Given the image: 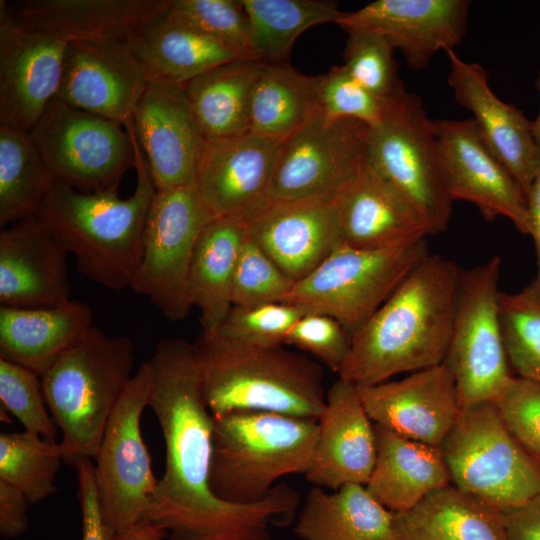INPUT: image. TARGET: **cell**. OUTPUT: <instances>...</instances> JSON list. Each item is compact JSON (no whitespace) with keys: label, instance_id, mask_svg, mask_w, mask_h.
I'll return each mask as SVG.
<instances>
[{"label":"cell","instance_id":"cell-51","mask_svg":"<svg viewBox=\"0 0 540 540\" xmlns=\"http://www.w3.org/2000/svg\"><path fill=\"white\" fill-rule=\"evenodd\" d=\"M530 222V234L533 238L537 262V274L533 280L540 285V171L533 179L526 195Z\"/></svg>","mask_w":540,"mask_h":540},{"label":"cell","instance_id":"cell-13","mask_svg":"<svg viewBox=\"0 0 540 540\" xmlns=\"http://www.w3.org/2000/svg\"><path fill=\"white\" fill-rule=\"evenodd\" d=\"M150 382L151 368L146 361L112 411L94 458L102 513L113 537L144 518L158 483L140 430Z\"/></svg>","mask_w":540,"mask_h":540},{"label":"cell","instance_id":"cell-4","mask_svg":"<svg viewBox=\"0 0 540 540\" xmlns=\"http://www.w3.org/2000/svg\"><path fill=\"white\" fill-rule=\"evenodd\" d=\"M203 394L213 416L272 412L318 420L326 405L323 370L280 346L232 341L203 330L194 342Z\"/></svg>","mask_w":540,"mask_h":540},{"label":"cell","instance_id":"cell-44","mask_svg":"<svg viewBox=\"0 0 540 540\" xmlns=\"http://www.w3.org/2000/svg\"><path fill=\"white\" fill-rule=\"evenodd\" d=\"M293 285L294 281L246 236L233 279V306L283 302Z\"/></svg>","mask_w":540,"mask_h":540},{"label":"cell","instance_id":"cell-16","mask_svg":"<svg viewBox=\"0 0 540 540\" xmlns=\"http://www.w3.org/2000/svg\"><path fill=\"white\" fill-rule=\"evenodd\" d=\"M442 173L452 201L477 207L487 221L505 217L530 234L527 200L521 187L489 149L474 121L433 120Z\"/></svg>","mask_w":540,"mask_h":540},{"label":"cell","instance_id":"cell-5","mask_svg":"<svg viewBox=\"0 0 540 540\" xmlns=\"http://www.w3.org/2000/svg\"><path fill=\"white\" fill-rule=\"evenodd\" d=\"M135 347L126 335L92 326L41 376L46 405L62 432L65 461L96 457L112 411L134 373Z\"/></svg>","mask_w":540,"mask_h":540},{"label":"cell","instance_id":"cell-7","mask_svg":"<svg viewBox=\"0 0 540 540\" xmlns=\"http://www.w3.org/2000/svg\"><path fill=\"white\" fill-rule=\"evenodd\" d=\"M440 448L452 485L501 513L540 495V461L514 438L492 402L461 409Z\"/></svg>","mask_w":540,"mask_h":540},{"label":"cell","instance_id":"cell-8","mask_svg":"<svg viewBox=\"0 0 540 540\" xmlns=\"http://www.w3.org/2000/svg\"><path fill=\"white\" fill-rule=\"evenodd\" d=\"M426 238L381 249L339 245L283 300L337 320L351 335L427 256Z\"/></svg>","mask_w":540,"mask_h":540},{"label":"cell","instance_id":"cell-29","mask_svg":"<svg viewBox=\"0 0 540 540\" xmlns=\"http://www.w3.org/2000/svg\"><path fill=\"white\" fill-rule=\"evenodd\" d=\"M376 460L365 487L393 513L405 512L427 495L451 484L439 446L401 436L374 424Z\"/></svg>","mask_w":540,"mask_h":540},{"label":"cell","instance_id":"cell-26","mask_svg":"<svg viewBox=\"0 0 540 540\" xmlns=\"http://www.w3.org/2000/svg\"><path fill=\"white\" fill-rule=\"evenodd\" d=\"M344 244L392 247L431 235L415 207L367 162L331 198Z\"/></svg>","mask_w":540,"mask_h":540},{"label":"cell","instance_id":"cell-33","mask_svg":"<svg viewBox=\"0 0 540 540\" xmlns=\"http://www.w3.org/2000/svg\"><path fill=\"white\" fill-rule=\"evenodd\" d=\"M396 540H507L502 513L452 484L394 513Z\"/></svg>","mask_w":540,"mask_h":540},{"label":"cell","instance_id":"cell-35","mask_svg":"<svg viewBox=\"0 0 540 540\" xmlns=\"http://www.w3.org/2000/svg\"><path fill=\"white\" fill-rule=\"evenodd\" d=\"M317 111L316 76L285 62H263L251 93L249 132L282 142Z\"/></svg>","mask_w":540,"mask_h":540},{"label":"cell","instance_id":"cell-23","mask_svg":"<svg viewBox=\"0 0 540 540\" xmlns=\"http://www.w3.org/2000/svg\"><path fill=\"white\" fill-rule=\"evenodd\" d=\"M376 460L375 428L357 386L338 377L326 395L318 436L305 477L321 488L366 485Z\"/></svg>","mask_w":540,"mask_h":540},{"label":"cell","instance_id":"cell-46","mask_svg":"<svg viewBox=\"0 0 540 540\" xmlns=\"http://www.w3.org/2000/svg\"><path fill=\"white\" fill-rule=\"evenodd\" d=\"M492 403L514 438L540 461V384L513 376Z\"/></svg>","mask_w":540,"mask_h":540},{"label":"cell","instance_id":"cell-24","mask_svg":"<svg viewBox=\"0 0 540 540\" xmlns=\"http://www.w3.org/2000/svg\"><path fill=\"white\" fill-rule=\"evenodd\" d=\"M68 253L37 216L0 232V302L15 308L53 307L71 300Z\"/></svg>","mask_w":540,"mask_h":540},{"label":"cell","instance_id":"cell-9","mask_svg":"<svg viewBox=\"0 0 540 540\" xmlns=\"http://www.w3.org/2000/svg\"><path fill=\"white\" fill-rule=\"evenodd\" d=\"M367 164L419 212L431 235L447 229L453 210L431 120L422 100L405 88L383 120L369 129Z\"/></svg>","mask_w":540,"mask_h":540},{"label":"cell","instance_id":"cell-45","mask_svg":"<svg viewBox=\"0 0 540 540\" xmlns=\"http://www.w3.org/2000/svg\"><path fill=\"white\" fill-rule=\"evenodd\" d=\"M0 399L25 430L55 440L57 425L45 407L40 377L29 369L0 358Z\"/></svg>","mask_w":540,"mask_h":540},{"label":"cell","instance_id":"cell-1","mask_svg":"<svg viewBox=\"0 0 540 540\" xmlns=\"http://www.w3.org/2000/svg\"><path fill=\"white\" fill-rule=\"evenodd\" d=\"M461 269L428 255L350 337L339 377L357 386L444 363L452 334Z\"/></svg>","mask_w":540,"mask_h":540},{"label":"cell","instance_id":"cell-14","mask_svg":"<svg viewBox=\"0 0 540 540\" xmlns=\"http://www.w3.org/2000/svg\"><path fill=\"white\" fill-rule=\"evenodd\" d=\"M370 127L320 111L280 143L268 197L329 199L366 163Z\"/></svg>","mask_w":540,"mask_h":540},{"label":"cell","instance_id":"cell-42","mask_svg":"<svg viewBox=\"0 0 540 540\" xmlns=\"http://www.w3.org/2000/svg\"><path fill=\"white\" fill-rule=\"evenodd\" d=\"M166 10L176 20L253 58L248 18L241 0H169Z\"/></svg>","mask_w":540,"mask_h":540},{"label":"cell","instance_id":"cell-40","mask_svg":"<svg viewBox=\"0 0 540 540\" xmlns=\"http://www.w3.org/2000/svg\"><path fill=\"white\" fill-rule=\"evenodd\" d=\"M343 66L360 85L383 100L404 86L398 75L395 48L383 36L368 31L347 32Z\"/></svg>","mask_w":540,"mask_h":540},{"label":"cell","instance_id":"cell-27","mask_svg":"<svg viewBox=\"0 0 540 540\" xmlns=\"http://www.w3.org/2000/svg\"><path fill=\"white\" fill-rule=\"evenodd\" d=\"M166 0H24L8 2L22 24L67 42L132 44Z\"/></svg>","mask_w":540,"mask_h":540},{"label":"cell","instance_id":"cell-49","mask_svg":"<svg viewBox=\"0 0 540 540\" xmlns=\"http://www.w3.org/2000/svg\"><path fill=\"white\" fill-rule=\"evenodd\" d=\"M29 504L20 489L0 480V535L3 538H16L28 529Z\"/></svg>","mask_w":540,"mask_h":540},{"label":"cell","instance_id":"cell-2","mask_svg":"<svg viewBox=\"0 0 540 540\" xmlns=\"http://www.w3.org/2000/svg\"><path fill=\"white\" fill-rule=\"evenodd\" d=\"M148 362V406L162 430L165 470L146 517L162 522L208 511L220 501L209 487L214 418L203 394L194 343L160 340Z\"/></svg>","mask_w":540,"mask_h":540},{"label":"cell","instance_id":"cell-6","mask_svg":"<svg viewBox=\"0 0 540 540\" xmlns=\"http://www.w3.org/2000/svg\"><path fill=\"white\" fill-rule=\"evenodd\" d=\"M213 418L209 487L218 499L257 502L283 476L308 471L318 420L262 411H236Z\"/></svg>","mask_w":540,"mask_h":540},{"label":"cell","instance_id":"cell-17","mask_svg":"<svg viewBox=\"0 0 540 540\" xmlns=\"http://www.w3.org/2000/svg\"><path fill=\"white\" fill-rule=\"evenodd\" d=\"M132 123L157 191L196 183L207 140L184 86L150 79Z\"/></svg>","mask_w":540,"mask_h":540},{"label":"cell","instance_id":"cell-11","mask_svg":"<svg viewBox=\"0 0 540 540\" xmlns=\"http://www.w3.org/2000/svg\"><path fill=\"white\" fill-rule=\"evenodd\" d=\"M29 133L56 181L81 192L118 190L135 167L134 144L123 124L57 97Z\"/></svg>","mask_w":540,"mask_h":540},{"label":"cell","instance_id":"cell-30","mask_svg":"<svg viewBox=\"0 0 540 540\" xmlns=\"http://www.w3.org/2000/svg\"><path fill=\"white\" fill-rule=\"evenodd\" d=\"M168 2L131 44L150 79L184 86L215 67L251 58L170 16Z\"/></svg>","mask_w":540,"mask_h":540},{"label":"cell","instance_id":"cell-12","mask_svg":"<svg viewBox=\"0 0 540 540\" xmlns=\"http://www.w3.org/2000/svg\"><path fill=\"white\" fill-rule=\"evenodd\" d=\"M216 216L196 185L156 191L144 229L143 252L130 288L171 321L188 317L191 261L198 239Z\"/></svg>","mask_w":540,"mask_h":540},{"label":"cell","instance_id":"cell-15","mask_svg":"<svg viewBox=\"0 0 540 540\" xmlns=\"http://www.w3.org/2000/svg\"><path fill=\"white\" fill-rule=\"evenodd\" d=\"M67 45L20 23L0 1V125L33 129L57 97Z\"/></svg>","mask_w":540,"mask_h":540},{"label":"cell","instance_id":"cell-25","mask_svg":"<svg viewBox=\"0 0 540 540\" xmlns=\"http://www.w3.org/2000/svg\"><path fill=\"white\" fill-rule=\"evenodd\" d=\"M280 143L251 132L207 142L195 185L215 216L246 219L269 199Z\"/></svg>","mask_w":540,"mask_h":540},{"label":"cell","instance_id":"cell-20","mask_svg":"<svg viewBox=\"0 0 540 540\" xmlns=\"http://www.w3.org/2000/svg\"><path fill=\"white\" fill-rule=\"evenodd\" d=\"M244 221L246 236L294 283L343 244L329 199H268Z\"/></svg>","mask_w":540,"mask_h":540},{"label":"cell","instance_id":"cell-31","mask_svg":"<svg viewBox=\"0 0 540 540\" xmlns=\"http://www.w3.org/2000/svg\"><path fill=\"white\" fill-rule=\"evenodd\" d=\"M294 531L302 540H396L394 513L359 484L332 493L314 486Z\"/></svg>","mask_w":540,"mask_h":540},{"label":"cell","instance_id":"cell-19","mask_svg":"<svg viewBox=\"0 0 540 540\" xmlns=\"http://www.w3.org/2000/svg\"><path fill=\"white\" fill-rule=\"evenodd\" d=\"M357 391L374 424L433 446H441L461 411L456 381L445 363L401 380L357 386Z\"/></svg>","mask_w":540,"mask_h":540},{"label":"cell","instance_id":"cell-32","mask_svg":"<svg viewBox=\"0 0 540 540\" xmlns=\"http://www.w3.org/2000/svg\"><path fill=\"white\" fill-rule=\"evenodd\" d=\"M246 238L245 221L216 216L203 229L191 261L188 294L203 330L216 329L231 310L235 269Z\"/></svg>","mask_w":540,"mask_h":540},{"label":"cell","instance_id":"cell-38","mask_svg":"<svg viewBox=\"0 0 540 540\" xmlns=\"http://www.w3.org/2000/svg\"><path fill=\"white\" fill-rule=\"evenodd\" d=\"M63 458L60 443L37 433L0 434V480L20 489L30 504L56 492L55 479Z\"/></svg>","mask_w":540,"mask_h":540},{"label":"cell","instance_id":"cell-47","mask_svg":"<svg viewBox=\"0 0 540 540\" xmlns=\"http://www.w3.org/2000/svg\"><path fill=\"white\" fill-rule=\"evenodd\" d=\"M285 344L306 351L339 372L350 350V335L334 318L305 313L288 332Z\"/></svg>","mask_w":540,"mask_h":540},{"label":"cell","instance_id":"cell-28","mask_svg":"<svg viewBox=\"0 0 540 540\" xmlns=\"http://www.w3.org/2000/svg\"><path fill=\"white\" fill-rule=\"evenodd\" d=\"M93 325L83 301L71 299L53 307H0V358L39 377Z\"/></svg>","mask_w":540,"mask_h":540},{"label":"cell","instance_id":"cell-48","mask_svg":"<svg viewBox=\"0 0 540 540\" xmlns=\"http://www.w3.org/2000/svg\"><path fill=\"white\" fill-rule=\"evenodd\" d=\"M78 479V497L82 515L81 540H113L99 500L95 467L91 459H80L74 465Z\"/></svg>","mask_w":540,"mask_h":540},{"label":"cell","instance_id":"cell-21","mask_svg":"<svg viewBox=\"0 0 540 540\" xmlns=\"http://www.w3.org/2000/svg\"><path fill=\"white\" fill-rule=\"evenodd\" d=\"M149 80L131 44L68 42L57 98L124 125Z\"/></svg>","mask_w":540,"mask_h":540},{"label":"cell","instance_id":"cell-53","mask_svg":"<svg viewBox=\"0 0 540 540\" xmlns=\"http://www.w3.org/2000/svg\"><path fill=\"white\" fill-rule=\"evenodd\" d=\"M535 86L540 94V74L535 82ZM532 132H533L536 142L540 146V109H539L537 117L535 118L534 121H532Z\"/></svg>","mask_w":540,"mask_h":540},{"label":"cell","instance_id":"cell-50","mask_svg":"<svg viewBox=\"0 0 540 540\" xmlns=\"http://www.w3.org/2000/svg\"><path fill=\"white\" fill-rule=\"evenodd\" d=\"M502 517L507 540H540V495Z\"/></svg>","mask_w":540,"mask_h":540},{"label":"cell","instance_id":"cell-52","mask_svg":"<svg viewBox=\"0 0 540 540\" xmlns=\"http://www.w3.org/2000/svg\"><path fill=\"white\" fill-rule=\"evenodd\" d=\"M166 533L146 519L115 535L113 540H165Z\"/></svg>","mask_w":540,"mask_h":540},{"label":"cell","instance_id":"cell-3","mask_svg":"<svg viewBox=\"0 0 540 540\" xmlns=\"http://www.w3.org/2000/svg\"><path fill=\"white\" fill-rule=\"evenodd\" d=\"M135 149L136 187L86 193L56 181L37 214L76 261L78 271L111 290L130 288L143 252L147 215L156 187L132 120L124 124Z\"/></svg>","mask_w":540,"mask_h":540},{"label":"cell","instance_id":"cell-34","mask_svg":"<svg viewBox=\"0 0 540 540\" xmlns=\"http://www.w3.org/2000/svg\"><path fill=\"white\" fill-rule=\"evenodd\" d=\"M263 62L244 58L215 67L184 85L207 142L249 133L250 98Z\"/></svg>","mask_w":540,"mask_h":540},{"label":"cell","instance_id":"cell-10","mask_svg":"<svg viewBox=\"0 0 540 540\" xmlns=\"http://www.w3.org/2000/svg\"><path fill=\"white\" fill-rule=\"evenodd\" d=\"M501 260L493 255L461 269L451 339L444 363L451 369L461 409L493 402L511 378L499 317Z\"/></svg>","mask_w":540,"mask_h":540},{"label":"cell","instance_id":"cell-43","mask_svg":"<svg viewBox=\"0 0 540 540\" xmlns=\"http://www.w3.org/2000/svg\"><path fill=\"white\" fill-rule=\"evenodd\" d=\"M318 111L331 118H350L369 127L385 117L390 100H383L354 80L343 65L316 76Z\"/></svg>","mask_w":540,"mask_h":540},{"label":"cell","instance_id":"cell-37","mask_svg":"<svg viewBox=\"0 0 540 540\" xmlns=\"http://www.w3.org/2000/svg\"><path fill=\"white\" fill-rule=\"evenodd\" d=\"M56 182L29 132L0 125V225L37 216Z\"/></svg>","mask_w":540,"mask_h":540},{"label":"cell","instance_id":"cell-36","mask_svg":"<svg viewBox=\"0 0 540 540\" xmlns=\"http://www.w3.org/2000/svg\"><path fill=\"white\" fill-rule=\"evenodd\" d=\"M249 23L251 56L266 63L285 62L300 34L336 23L341 11L325 0H241Z\"/></svg>","mask_w":540,"mask_h":540},{"label":"cell","instance_id":"cell-18","mask_svg":"<svg viewBox=\"0 0 540 540\" xmlns=\"http://www.w3.org/2000/svg\"><path fill=\"white\" fill-rule=\"evenodd\" d=\"M468 0H376L341 12L344 31H368L399 49L410 68L424 69L440 51H452L465 36Z\"/></svg>","mask_w":540,"mask_h":540},{"label":"cell","instance_id":"cell-39","mask_svg":"<svg viewBox=\"0 0 540 540\" xmlns=\"http://www.w3.org/2000/svg\"><path fill=\"white\" fill-rule=\"evenodd\" d=\"M499 317L509 366L517 377L540 384V285L499 292Z\"/></svg>","mask_w":540,"mask_h":540},{"label":"cell","instance_id":"cell-22","mask_svg":"<svg viewBox=\"0 0 540 540\" xmlns=\"http://www.w3.org/2000/svg\"><path fill=\"white\" fill-rule=\"evenodd\" d=\"M447 55L450 60L447 82L455 100L471 112L484 142L526 196L540 171V146L532 132V121L521 109L495 95L484 67L462 60L454 50Z\"/></svg>","mask_w":540,"mask_h":540},{"label":"cell","instance_id":"cell-41","mask_svg":"<svg viewBox=\"0 0 540 540\" xmlns=\"http://www.w3.org/2000/svg\"><path fill=\"white\" fill-rule=\"evenodd\" d=\"M305 314L297 306L278 302L255 306H232L214 329L220 336L257 346H280L293 325Z\"/></svg>","mask_w":540,"mask_h":540}]
</instances>
